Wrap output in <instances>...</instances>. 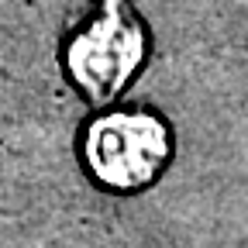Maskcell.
Returning <instances> with one entry per match:
<instances>
[{
	"mask_svg": "<svg viewBox=\"0 0 248 248\" xmlns=\"http://www.w3.org/2000/svg\"><path fill=\"white\" fill-rule=\"evenodd\" d=\"M169 159L166 128L148 114H107L86 131V166L104 186L141 190Z\"/></svg>",
	"mask_w": 248,
	"mask_h": 248,
	"instance_id": "obj_2",
	"label": "cell"
},
{
	"mask_svg": "<svg viewBox=\"0 0 248 248\" xmlns=\"http://www.w3.org/2000/svg\"><path fill=\"white\" fill-rule=\"evenodd\" d=\"M145 62V31L124 0H104L100 14L69 42L66 66L86 97L104 107L128 86Z\"/></svg>",
	"mask_w": 248,
	"mask_h": 248,
	"instance_id": "obj_1",
	"label": "cell"
}]
</instances>
